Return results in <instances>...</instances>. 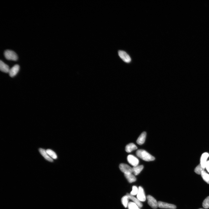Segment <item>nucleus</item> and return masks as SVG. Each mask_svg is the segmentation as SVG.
<instances>
[{"mask_svg":"<svg viewBox=\"0 0 209 209\" xmlns=\"http://www.w3.org/2000/svg\"><path fill=\"white\" fill-rule=\"evenodd\" d=\"M136 154L140 158L146 161H153L155 159L154 157L144 150L140 149L137 150Z\"/></svg>","mask_w":209,"mask_h":209,"instance_id":"nucleus-1","label":"nucleus"},{"mask_svg":"<svg viewBox=\"0 0 209 209\" xmlns=\"http://www.w3.org/2000/svg\"><path fill=\"white\" fill-rule=\"evenodd\" d=\"M4 55L5 58L8 60L16 61L18 59V56L12 50H7L5 51Z\"/></svg>","mask_w":209,"mask_h":209,"instance_id":"nucleus-2","label":"nucleus"},{"mask_svg":"<svg viewBox=\"0 0 209 209\" xmlns=\"http://www.w3.org/2000/svg\"><path fill=\"white\" fill-rule=\"evenodd\" d=\"M119 55L123 61L127 63L131 62V59L129 55L124 51L120 50L118 51Z\"/></svg>","mask_w":209,"mask_h":209,"instance_id":"nucleus-3","label":"nucleus"},{"mask_svg":"<svg viewBox=\"0 0 209 209\" xmlns=\"http://www.w3.org/2000/svg\"><path fill=\"white\" fill-rule=\"evenodd\" d=\"M119 168L120 170L124 174H131L133 173L132 168L127 164H121L119 165Z\"/></svg>","mask_w":209,"mask_h":209,"instance_id":"nucleus-4","label":"nucleus"},{"mask_svg":"<svg viewBox=\"0 0 209 209\" xmlns=\"http://www.w3.org/2000/svg\"><path fill=\"white\" fill-rule=\"evenodd\" d=\"M148 204L153 208L156 209L158 207V202L153 197L150 195L147 196Z\"/></svg>","mask_w":209,"mask_h":209,"instance_id":"nucleus-5","label":"nucleus"},{"mask_svg":"<svg viewBox=\"0 0 209 209\" xmlns=\"http://www.w3.org/2000/svg\"><path fill=\"white\" fill-rule=\"evenodd\" d=\"M127 160L128 162L133 167H136L138 166L139 163V160L136 157L131 155H128L127 157Z\"/></svg>","mask_w":209,"mask_h":209,"instance_id":"nucleus-6","label":"nucleus"},{"mask_svg":"<svg viewBox=\"0 0 209 209\" xmlns=\"http://www.w3.org/2000/svg\"><path fill=\"white\" fill-rule=\"evenodd\" d=\"M138 189V192L137 195V198L140 201L144 202L145 201L146 198L144 189L141 187H139Z\"/></svg>","mask_w":209,"mask_h":209,"instance_id":"nucleus-7","label":"nucleus"},{"mask_svg":"<svg viewBox=\"0 0 209 209\" xmlns=\"http://www.w3.org/2000/svg\"><path fill=\"white\" fill-rule=\"evenodd\" d=\"M158 207L160 208L176 209V206L173 204L161 201L158 202Z\"/></svg>","mask_w":209,"mask_h":209,"instance_id":"nucleus-8","label":"nucleus"},{"mask_svg":"<svg viewBox=\"0 0 209 209\" xmlns=\"http://www.w3.org/2000/svg\"><path fill=\"white\" fill-rule=\"evenodd\" d=\"M20 70V66L18 65H16L10 69L9 74L11 77L15 76L18 73Z\"/></svg>","mask_w":209,"mask_h":209,"instance_id":"nucleus-9","label":"nucleus"},{"mask_svg":"<svg viewBox=\"0 0 209 209\" xmlns=\"http://www.w3.org/2000/svg\"><path fill=\"white\" fill-rule=\"evenodd\" d=\"M209 156V154L207 153H203L200 159V164L203 168H206V165L207 162V160Z\"/></svg>","mask_w":209,"mask_h":209,"instance_id":"nucleus-10","label":"nucleus"},{"mask_svg":"<svg viewBox=\"0 0 209 209\" xmlns=\"http://www.w3.org/2000/svg\"><path fill=\"white\" fill-rule=\"evenodd\" d=\"M126 195L128 196L129 199L132 200L134 203L138 206L139 207L141 208L142 207L143 205L142 203L138 199L131 195L130 194L128 193Z\"/></svg>","mask_w":209,"mask_h":209,"instance_id":"nucleus-11","label":"nucleus"},{"mask_svg":"<svg viewBox=\"0 0 209 209\" xmlns=\"http://www.w3.org/2000/svg\"><path fill=\"white\" fill-rule=\"evenodd\" d=\"M39 151L41 155L44 158L48 161L50 162H53V160L52 158L48 155V154L44 149L42 148H40Z\"/></svg>","mask_w":209,"mask_h":209,"instance_id":"nucleus-12","label":"nucleus"},{"mask_svg":"<svg viewBox=\"0 0 209 209\" xmlns=\"http://www.w3.org/2000/svg\"><path fill=\"white\" fill-rule=\"evenodd\" d=\"M146 135L147 133L145 132H143L137 140V144L139 145H142L144 144L145 141Z\"/></svg>","mask_w":209,"mask_h":209,"instance_id":"nucleus-13","label":"nucleus"},{"mask_svg":"<svg viewBox=\"0 0 209 209\" xmlns=\"http://www.w3.org/2000/svg\"><path fill=\"white\" fill-rule=\"evenodd\" d=\"M0 69L2 72L6 73H9L10 70L9 66L2 61H0Z\"/></svg>","mask_w":209,"mask_h":209,"instance_id":"nucleus-14","label":"nucleus"},{"mask_svg":"<svg viewBox=\"0 0 209 209\" xmlns=\"http://www.w3.org/2000/svg\"><path fill=\"white\" fill-rule=\"evenodd\" d=\"M137 148L135 144L133 143H131L126 146L125 151L128 153H130L132 151L137 149Z\"/></svg>","mask_w":209,"mask_h":209,"instance_id":"nucleus-15","label":"nucleus"},{"mask_svg":"<svg viewBox=\"0 0 209 209\" xmlns=\"http://www.w3.org/2000/svg\"><path fill=\"white\" fill-rule=\"evenodd\" d=\"M144 168V166L142 165L137 166L136 167H133V173L134 175L137 176L138 175Z\"/></svg>","mask_w":209,"mask_h":209,"instance_id":"nucleus-16","label":"nucleus"},{"mask_svg":"<svg viewBox=\"0 0 209 209\" xmlns=\"http://www.w3.org/2000/svg\"><path fill=\"white\" fill-rule=\"evenodd\" d=\"M124 176L127 178L128 181L130 183L135 182L136 180V178L132 174H124Z\"/></svg>","mask_w":209,"mask_h":209,"instance_id":"nucleus-17","label":"nucleus"},{"mask_svg":"<svg viewBox=\"0 0 209 209\" xmlns=\"http://www.w3.org/2000/svg\"><path fill=\"white\" fill-rule=\"evenodd\" d=\"M201 174L203 179L208 184H209V174L204 171L202 172Z\"/></svg>","mask_w":209,"mask_h":209,"instance_id":"nucleus-18","label":"nucleus"},{"mask_svg":"<svg viewBox=\"0 0 209 209\" xmlns=\"http://www.w3.org/2000/svg\"><path fill=\"white\" fill-rule=\"evenodd\" d=\"M46 151L48 155L51 158L54 159H56L57 158V156L56 154L54 151L49 149L47 150Z\"/></svg>","mask_w":209,"mask_h":209,"instance_id":"nucleus-19","label":"nucleus"},{"mask_svg":"<svg viewBox=\"0 0 209 209\" xmlns=\"http://www.w3.org/2000/svg\"><path fill=\"white\" fill-rule=\"evenodd\" d=\"M129 199L127 195L124 196L122 197L121 199V202L125 208H127L128 207V204Z\"/></svg>","mask_w":209,"mask_h":209,"instance_id":"nucleus-20","label":"nucleus"},{"mask_svg":"<svg viewBox=\"0 0 209 209\" xmlns=\"http://www.w3.org/2000/svg\"><path fill=\"white\" fill-rule=\"evenodd\" d=\"M205 168H203L201 164H199L196 167L195 169V172L197 174H201L202 172L204 171Z\"/></svg>","mask_w":209,"mask_h":209,"instance_id":"nucleus-21","label":"nucleus"},{"mask_svg":"<svg viewBox=\"0 0 209 209\" xmlns=\"http://www.w3.org/2000/svg\"><path fill=\"white\" fill-rule=\"evenodd\" d=\"M128 209H139L138 206L133 202L128 203Z\"/></svg>","mask_w":209,"mask_h":209,"instance_id":"nucleus-22","label":"nucleus"},{"mask_svg":"<svg viewBox=\"0 0 209 209\" xmlns=\"http://www.w3.org/2000/svg\"><path fill=\"white\" fill-rule=\"evenodd\" d=\"M203 207L205 208H209V196L207 197L203 201L202 203Z\"/></svg>","mask_w":209,"mask_h":209,"instance_id":"nucleus-23","label":"nucleus"},{"mask_svg":"<svg viewBox=\"0 0 209 209\" xmlns=\"http://www.w3.org/2000/svg\"><path fill=\"white\" fill-rule=\"evenodd\" d=\"M139 191V189L137 188L136 186H133L132 187V190L130 193V194L133 196H134L137 195L138 194Z\"/></svg>","mask_w":209,"mask_h":209,"instance_id":"nucleus-24","label":"nucleus"},{"mask_svg":"<svg viewBox=\"0 0 209 209\" xmlns=\"http://www.w3.org/2000/svg\"><path fill=\"white\" fill-rule=\"evenodd\" d=\"M206 168L209 173V161L207 162V164L206 165Z\"/></svg>","mask_w":209,"mask_h":209,"instance_id":"nucleus-25","label":"nucleus"},{"mask_svg":"<svg viewBox=\"0 0 209 209\" xmlns=\"http://www.w3.org/2000/svg\"><path fill=\"white\" fill-rule=\"evenodd\" d=\"M202 209V208H200V209Z\"/></svg>","mask_w":209,"mask_h":209,"instance_id":"nucleus-26","label":"nucleus"},{"mask_svg":"<svg viewBox=\"0 0 209 209\" xmlns=\"http://www.w3.org/2000/svg\"><path fill=\"white\" fill-rule=\"evenodd\" d=\"M139 209H140V208H139Z\"/></svg>","mask_w":209,"mask_h":209,"instance_id":"nucleus-27","label":"nucleus"}]
</instances>
